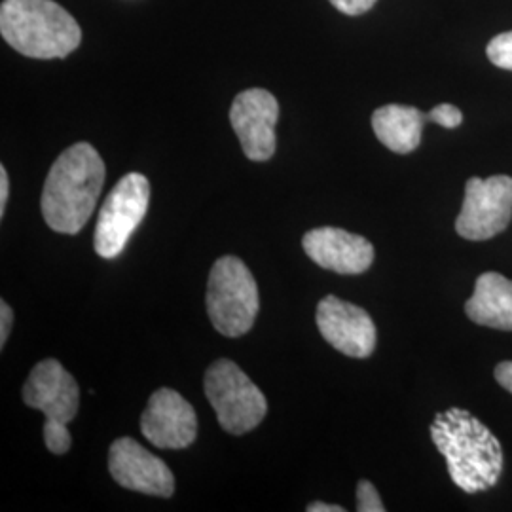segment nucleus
I'll return each instance as SVG.
<instances>
[{
    "instance_id": "obj_1",
    "label": "nucleus",
    "mask_w": 512,
    "mask_h": 512,
    "mask_svg": "<svg viewBox=\"0 0 512 512\" xmlns=\"http://www.w3.org/2000/svg\"><path fill=\"white\" fill-rule=\"evenodd\" d=\"M105 162L90 143L61 152L46 177L40 209L57 234H78L93 215L105 184Z\"/></svg>"
},
{
    "instance_id": "obj_2",
    "label": "nucleus",
    "mask_w": 512,
    "mask_h": 512,
    "mask_svg": "<svg viewBox=\"0 0 512 512\" xmlns=\"http://www.w3.org/2000/svg\"><path fill=\"white\" fill-rule=\"evenodd\" d=\"M431 439L446 458L454 484L467 494L494 488L503 473V450L492 431L467 410L450 408L435 416Z\"/></svg>"
},
{
    "instance_id": "obj_3",
    "label": "nucleus",
    "mask_w": 512,
    "mask_h": 512,
    "mask_svg": "<svg viewBox=\"0 0 512 512\" xmlns=\"http://www.w3.org/2000/svg\"><path fill=\"white\" fill-rule=\"evenodd\" d=\"M0 35L16 52L33 59H63L82 42L78 21L54 0H4Z\"/></svg>"
},
{
    "instance_id": "obj_4",
    "label": "nucleus",
    "mask_w": 512,
    "mask_h": 512,
    "mask_svg": "<svg viewBox=\"0 0 512 512\" xmlns=\"http://www.w3.org/2000/svg\"><path fill=\"white\" fill-rule=\"evenodd\" d=\"M23 403L46 416L44 440L48 450L55 456L67 454L73 442L67 425L80 406V389L73 374L55 359L40 361L23 385Z\"/></svg>"
},
{
    "instance_id": "obj_5",
    "label": "nucleus",
    "mask_w": 512,
    "mask_h": 512,
    "mask_svg": "<svg viewBox=\"0 0 512 512\" xmlns=\"http://www.w3.org/2000/svg\"><path fill=\"white\" fill-rule=\"evenodd\" d=\"M207 313L222 336L239 338L255 325L260 298L251 270L238 256L219 258L207 281Z\"/></svg>"
},
{
    "instance_id": "obj_6",
    "label": "nucleus",
    "mask_w": 512,
    "mask_h": 512,
    "mask_svg": "<svg viewBox=\"0 0 512 512\" xmlns=\"http://www.w3.org/2000/svg\"><path fill=\"white\" fill-rule=\"evenodd\" d=\"M203 389L220 427L230 435L253 431L268 412L264 393L230 359H219L207 368Z\"/></svg>"
},
{
    "instance_id": "obj_7",
    "label": "nucleus",
    "mask_w": 512,
    "mask_h": 512,
    "mask_svg": "<svg viewBox=\"0 0 512 512\" xmlns=\"http://www.w3.org/2000/svg\"><path fill=\"white\" fill-rule=\"evenodd\" d=\"M150 202V183L141 173L124 175L110 190L95 226V253L101 258L120 255L137 226L143 222Z\"/></svg>"
},
{
    "instance_id": "obj_8",
    "label": "nucleus",
    "mask_w": 512,
    "mask_h": 512,
    "mask_svg": "<svg viewBox=\"0 0 512 512\" xmlns=\"http://www.w3.org/2000/svg\"><path fill=\"white\" fill-rule=\"evenodd\" d=\"M512 220V177H471L456 220V232L469 241H486L505 232Z\"/></svg>"
},
{
    "instance_id": "obj_9",
    "label": "nucleus",
    "mask_w": 512,
    "mask_h": 512,
    "mask_svg": "<svg viewBox=\"0 0 512 512\" xmlns=\"http://www.w3.org/2000/svg\"><path fill=\"white\" fill-rule=\"evenodd\" d=\"M277 120L279 103L272 93L251 88L236 95L230 109V122L249 160L268 162L274 156Z\"/></svg>"
},
{
    "instance_id": "obj_10",
    "label": "nucleus",
    "mask_w": 512,
    "mask_h": 512,
    "mask_svg": "<svg viewBox=\"0 0 512 512\" xmlns=\"http://www.w3.org/2000/svg\"><path fill=\"white\" fill-rule=\"evenodd\" d=\"M141 433L156 448L183 450L198 437V416L181 393L162 387L152 393L141 416Z\"/></svg>"
},
{
    "instance_id": "obj_11",
    "label": "nucleus",
    "mask_w": 512,
    "mask_h": 512,
    "mask_svg": "<svg viewBox=\"0 0 512 512\" xmlns=\"http://www.w3.org/2000/svg\"><path fill=\"white\" fill-rule=\"evenodd\" d=\"M317 329L340 353L366 359L376 349V325L363 308L338 296H325L315 313Z\"/></svg>"
},
{
    "instance_id": "obj_12",
    "label": "nucleus",
    "mask_w": 512,
    "mask_h": 512,
    "mask_svg": "<svg viewBox=\"0 0 512 512\" xmlns=\"http://www.w3.org/2000/svg\"><path fill=\"white\" fill-rule=\"evenodd\" d=\"M110 476L126 490L139 494L171 497L175 476L164 461L150 454L137 440H114L109 450Z\"/></svg>"
},
{
    "instance_id": "obj_13",
    "label": "nucleus",
    "mask_w": 512,
    "mask_h": 512,
    "mask_svg": "<svg viewBox=\"0 0 512 512\" xmlns=\"http://www.w3.org/2000/svg\"><path fill=\"white\" fill-rule=\"evenodd\" d=\"M302 247L311 260L340 275L365 274L374 262V247L368 239L342 228H315L302 238Z\"/></svg>"
},
{
    "instance_id": "obj_14",
    "label": "nucleus",
    "mask_w": 512,
    "mask_h": 512,
    "mask_svg": "<svg viewBox=\"0 0 512 512\" xmlns=\"http://www.w3.org/2000/svg\"><path fill=\"white\" fill-rule=\"evenodd\" d=\"M467 317L482 327L512 330V281L486 272L476 279L475 293L465 302Z\"/></svg>"
},
{
    "instance_id": "obj_15",
    "label": "nucleus",
    "mask_w": 512,
    "mask_h": 512,
    "mask_svg": "<svg viewBox=\"0 0 512 512\" xmlns=\"http://www.w3.org/2000/svg\"><path fill=\"white\" fill-rule=\"evenodd\" d=\"M429 112L406 105H385L372 114V129L380 143L397 154H410L420 147L421 133Z\"/></svg>"
},
{
    "instance_id": "obj_16",
    "label": "nucleus",
    "mask_w": 512,
    "mask_h": 512,
    "mask_svg": "<svg viewBox=\"0 0 512 512\" xmlns=\"http://www.w3.org/2000/svg\"><path fill=\"white\" fill-rule=\"evenodd\" d=\"M486 54L495 67L512 71V31L492 38L486 48Z\"/></svg>"
},
{
    "instance_id": "obj_17",
    "label": "nucleus",
    "mask_w": 512,
    "mask_h": 512,
    "mask_svg": "<svg viewBox=\"0 0 512 512\" xmlns=\"http://www.w3.org/2000/svg\"><path fill=\"white\" fill-rule=\"evenodd\" d=\"M357 511L359 512H384L385 507L382 497L378 494L376 486L368 480H361L357 484Z\"/></svg>"
},
{
    "instance_id": "obj_18",
    "label": "nucleus",
    "mask_w": 512,
    "mask_h": 512,
    "mask_svg": "<svg viewBox=\"0 0 512 512\" xmlns=\"http://www.w3.org/2000/svg\"><path fill=\"white\" fill-rule=\"evenodd\" d=\"M429 120L442 128L456 129L463 122V112L450 103H442L429 112Z\"/></svg>"
},
{
    "instance_id": "obj_19",
    "label": "nucleus",
    "mask_w": 512,
    "mask_h": 512,
    "mask_svg": "<svg viewBox=\"0 0 512 512\" xmlns=\"http://www.w3.org/2000/svg\"><path fill=\"white\" fill-rule=\"evenodd\" d=\"M330 4L346 16H361L376 4V0H330Z\"/></svg>"
},
{
    "instance_id": "obj_20",
    "label": "nucleus",
    "mask_w": 512,
    "mask_h": 512,
    "mask_svg": "<svg viewBox=\"0 0 512 512\" xmlns=\"http://www.w3.org/2000/svg\"><path fill=\"white\" fill-rule=\"evenodd\" d=\"M12 323H14V311L6 304V300L0 302V348H4L10 330H12Z\"/></svg>"
},
{
    "instance_id": "obj_21",
    "label": "nucleus",
    "mask_w": 512,
    "mask_h": 512,
    "mask_svg": "<svg viewBox=\"0 0 512 512\" xmlns=\"http://www.w3.org/2000/svg\"><path fill=\"white\" fill-rule=\"evenodd\" d=\"M494 376L499 385L512 395V361H505L495 366Z\"/></svg>"
},
{
    "instance_id": "obj_22",
    "label": "nucleus",
    "mask_w": 512,
    "mask_h": 512,
    "mask_svg": "<svg viewBox=\"0 0 512 512\" xmlns=\"http://www.w3.org/2000/svg\"><path fill=\"white\" fill-rule=\"evenodd\" d=\"M8 194H10V181H8V171L4 165H0V219L4 217L6 203H8Z\"/></svg>"
},
{
    "instance_id": "obj_23",
    "label": "nucleus",
    "mask_w": 512,
    "mask_h": 512,
    "mask_svg": "<svg viewBox=\"0 0 512 512\" xmlns=\"http://www.w3.org/2000/svg\"><path fill=\"white\" fill-rule=\"evenodd\" d=\"M308 512H346L344 507H340V505H327V503H310L308 505Z\"/></svg>"
}]
</instances>
